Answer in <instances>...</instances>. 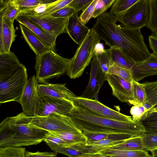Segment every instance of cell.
<instances>
[{
	"mask_svg": "<svg viewBox=\"0 0 157 157\" xmlns=\"http://www.w3.org/2000/svg\"><path fill=\"white\" fill-rule=\"evenodd\" d=\"M140 136L144 150L151 152L157 149V134L144 132Z\"/></svg>",
	"mask_w": 157,
	"mask_h": 157,
	"instance_id": "39",
	"label": "cell"
},
{
	"mask_svg": "<svg viewBox=\"0 0 157 157\" xmlns=\"http://www.w3.org/2000/svg\"><path fill=\"white\" fill-rule=\"evenodd\" d=\"M13 22L0 17V53H9L16 37Z\"/></svg>",
	"mask_w": 157,
	"mask_h": 157,
	"instance_id": "19",
	"label": "cell"
},
{
	"mask_svg": "<svg viewBox=\"0 0 157 157\" xmlns=\"http://www.w3.org/2000/svg\"><path fill=\"white\" fill-rule=\"evenodd\" d=\"M71 59L64 58L54 51L49 50L36 56L35 66L36 78L40 83L67 72Z\"/></svg>",
	"mask_w": 157,
	"mask_h": 157,
	"instance_id": "4",
	"label": "cell"
},
{
	"mask_svg": "<svg viewBox=\"0 0 157 157\" xmlns=\"http://www.w3.org/2000/svg\"><path fill=\"white\" fill-rule=\"evenodd\" d=\"M30 120L23 112L3 120L0 124V147L36 145L43 141L48 131L33 126Z\"/></svg>",
	"mask_w": 157,
	"mask_h": 157,
	"instance_id": "3",
	"label": "cell"
},
{
	"mask_svg": "<svg viewBox=\"0 0 157 157\" xmlns=\"http://www.w3.org/2000/svg\"><path fill=\"white\" fill-rule=\"evenodd\" d=\"M106 147L112 149L132 151L144 150L140 136H131L120 144Z\"/></svg>",
	"mask_w": 157,
	"mask_h": 157,
	"instance_id": "25",
	"label": "cell"
},
{
	"mask_svg": "<svg viewBox=\"0 0 157 157\" xmlns=\"http://www.w3.org/2000/svg\"><path fill=\"white\" fill-rule=\"evenodd\" d=\"M20 24L27 27L50 50L54 51L57 36L45 31L38 24L24 14H19L16 19Z\"/></svg>",
	"mask_w": 157,
	"mask_h": 157,
	"instance_id": "15",
	"label": "cell"
},
{
	"mask_svg": "<svg viewBox=\"0 0 157 157\" xmlns=\"http://www.w3.org/2000/svg\"><path fill=\"white\" fill-rule=\"evenodd\" d=\"M115 0H98L96 4L93 17L95 18L101 15L110 7Z\"/></svg>",
	"mask_w": 157,
	"mask_h": 157,
	"instance_id": "41",
	"label": "cell"
},
{
	"mask_svg": "<svg viewBox=\"0 0 157 157\" xmlns=\"http://www.w3.org/2000/svg\"><path fill=\"white\" fill-rule=\"evenodd\" d=\"M46 144L54 152L62 154L70 157H79L86 153L77 149L73 145L65 147L49 143Z\"/></svg>",
	"mask_w": 157,
	"mask_h": 157,
	"instance_id": "33",
	"label": "cell"
},
{
	"mask_svg": "<svg viewBox=\"0 0 157 157\" xmlns=\"http://www.w3.org/2000/svg\"><path fill=\"white\" fill-rule=\"evenodd\" d=\"M151 152L152 157H157V149L154 150Z\"/></svg>",
	"mask_w": 157,
	"mask_h": 157,
	"instance_id": "49",
	"label": "cell"
},
{
	"mask_svg": "<svg viewBox=\"0 0 157 157\" xmlns=\"http://www.w3.org/2000/svg\"><path fill=\"white\" fill-rule=\"evenodd\" d=\"M79 157H106L100 152L86 153Z\"/></svg>",
	"mask_w": 157,
	"mask_h": 157,
	"instance_id": "48",
	"label": "cell"
},
{
	"mask_svg": "<svg viewBox=\"0 0 157 157\" xmlns=\"http://www.w3.org/2000/svg\"><path fill=\"white\" fill-rule=\"evenodd\" d=\"M96 57L103 71L106 74L108 72L112 63L108 49H99L96 50Z\"/></svg>",
	"mask_w": 157,
	"mask_h": 157,
	"instance_id": "34",
	"label": "cell"
},
{
	"mask_svg": "<svg viewBox=\"0 0 157 157\" xmlns=\"http://www.w3.org/2000/svg\"><path fill=\"white\" fill-rule=\"evenodd\" d=\"M118 18L110 12L103 13L97 18L91 29L106 45L120 48L135 62L148 58L151 53L144 42L140 29H131L117 25Z\"/></svg>",
	"mask_w": 157,
	"mask_h": 157,
	"instance_id": "1",
	"label": "cell"
},
{
	"mask_svg": "<svg viewBox=\"0 0 157 157\" xmlns=\"http://www.w3.org/2000/svg\"><path fill=\"white\" fill-rule=\"evenodd\" d=\"M157 37V33L154 34Z\"/></svg>",
	"mask_w": 157,
	"mask_h": 157,
	"instance_id": "51",
	"label": "cell"
},
{
	"mask_svg": "<svg viewBox=\"0 0 157 157\" xmlns=\"http://www.w3.org/2000/svg\"><path fill=\"white\" fill-rule=\"evenodd\" d=\"M27 69L21 64L18 70L7 78L0 80V103H19L28 81Z\"/></svg>",
	"mask_w": 157,
	"mask_h": 157,
	"instance_id": "6",
	"label": "cell"
},
{
	"mask_svg": "<svg viewBox=\"0 0 157 157\" xmlns=\"http://www.w3.org/2000/svg\"><path fill=\"white\" fill-rule=\"evenodd\" d=\"M138 0H115L109 12L118 18Z\"/></svg>",
	"mask_w": 157,
	"mask_h": 157,
	"instance_id": "31",
	"label": "cell"
},
{
	"mask_svg": "<svg viewBox=\"0 0 157 157\" xmlns=\"http://www.w3.org/2000/svg\"><path fill=\"white\" fill-rule=\"evenodd\" d=\"M106 80L110 86L113 95L121 102L136 105L132 97L131 82L116 75L106 74Z\"/></svg>",
	"mask_w": 157,
	"mask_h": 157,
	"instance_id": "12",
	"label": "cell"
},
{
	"mask_svg": "<svg viewBox=\"0 0 157 157\" xmlns=\"http://www.w3.org/2000/svg\"><path fill=\"white\" fill-rule=\"evenodd\" d=\"M75 12L72 8L67 5L57 10L50 16L57 18H68Z\"/></svg>",
	"mask_w": 157,
	"mask_h": 157,
	"instance_id": "45",
	"label": "cell"
},
{
	"mask_svg": "<svg viewBox=\"0 0 157 157\" xmlns=\"http://www.w3.org/2000/svg\"><path fill=\"white\" fill-rule=\"evenodd\" d=\"M93 0H73L68 6L72 8L75 12L84 10Z\"/></svg>",
	"mask_w": 157,
	"mask_h": 157,
	"instance_id": "44",
	"label": "cell"
},
{
	"mask_svg": "<svg viewBox=\"0 0 157 157\" xmlns=\"http://www.w3.org/2000/svg\"><path fill=\"white\" fill-rule=\"evenodd\" d=\"M67 116L73 125L82 132L123 134L132 136H140L145 132L140 121H123L100 117L75 106Z\"/></svg>",
	"mask_w": 157,
	"mask_h": 157,
	"instance_id": "2",
	"label": "cell"
},
{
	"mask_svg": "<svg viewBox=\"0 0 157 157\" xmlns=\"http://www.w3.org/2000/svg\"><path fill=\"white\" fill-rule=\"evenodd\" d=\"M25 148L6 146L0 147V157H25Z\"/></svg>",
	"mask_w": 157,
	"mask_h": 157,
	"instance_id": "38",
	"label": "cell"
},
{
	"mask_svg": "<svg viewBox=\"0 0 157 157\" xmlns=\"http://www.w3.org/2000/svg\"><path fill=\"white\" fill-rule=\"evenodd\" d=\"M38 82L34 75L28 79L19 102L22 107V112L29 117L37 115L39 97Z\"/></svg>",
	"mask_w": 157,
	"mask_h": 157,
	"instance_id": "11",
	"label": "cell"
},
{
	"mask_svg": "<svg viewBox=\"0 0 157 157\" xmlns=\"http://www.w3.org/2000/svg\"><path fill=\"white\" fill-rule=\"evenodd\" d=\"M33 126L48 131L57 132H81L73 124L67 116L50 115L46 116L29 117Z\"/></svg>",
	"mask_w": 157,
	"mask_h": 157,
	"instance_id": "8",
	"label": "cell"
},
{
	"mask_svg": "<svg viewBox=\"0 0 157 157\" xmlns=\"http://www.w3.org/2000/svg\"><path fill=\"white\" fill-rule=\"evenodd\" d=\"M74 105L96 116L123 121H132L131 116L122 114L103 104L98 100L77 96L72 98Z\"/></svg>",
	"mask_w": 157,
	"mask_h": 157,
	"instance_id": "9",
	"label": "cell"
},
{
	"mask_svg": "<svg viewBox=\"0 0 157 157\" xmlns=\"http://www.w3.org/2000/svg\"><path fill=\"white\" fill-rule=\"evenodd\" d=\"M112 63L123 68L131 70L135 62L128 58L119 48L115 47L109 49Z\"/></svg>",
	"mask_w": 157,
	"mask_h": 157,
	"instance_id": "24",
	"label": "cell"
},
{
	"mask_svg": "<svg viewBox=\"0 0 157 157\" xmlns=\"http://www.w3.org/2000/svg\"><path fill=\"white\" fill-rule=\"evenodd\" d=\"M90 29L80 21L78 12H75L68 18L66 32L78 46L86 38Z\"/></svg>",
	"mask_w": 157,
	"mask_h": 157,
	"instance_id": "18",
	"label": "cell"
},
{
	"mask_svg": "<svg viewBox=\"0 0 157 157\" xmlns=\"http://www.w3.org/2000/svg\"><path fill=\"white\" fill-rule=\"evenodd\" d=\"M153 110L152 106L147 101L143 105H133L130 109V113L133 121L140 122L153 112Z\"/></svg>",
	"mask_w": 157,
	"mask_h": 157,
	"instance_id": "27",
	"label": "cell"
},
{
	"mask_svg": "<svg viewBox=\"0 0 157 157\" xmlns=\"http://www.w3.org/2000/svg\"><path fill=\"white\" fill-rule=\"evenodd\" d=\"M149 47L157 57V37L152 34L148 37Z\"/></svg>",
	"mask_w": 157,
	"mask_h": 157,
	"instance_id": "47",
	"label": "cell"
},
{
	"mask_svg": "<svg viewBox=\"0 0 157 157\" xmlns=\"http://www.w3.org/2000/svg\"><path fill=\"white\" fill-rule=\"evenodd\" d=\"M70 146L86 144V138L81 132H52Z\"/></svg>",
	"mask_w": 157,
	"mask_h": 157,
	"instance_id": "26",
	"label": "cell"
},
{
	"mask_svg": "<svg viewBox=\"0 0 157 157\" xmlns=\"http://www.w3.org/2000/svg\"><path fill=\"white\" fill-rule=\"evenodd\" d=\"M20 12L19 7L13 0H1L0 17L13 22Z\"/></svg>",
	"mask_w": 157,
	"mask_h": 157,
	"instance_id": "23",
	"label": "cell"
},
{
	"mask_svg": "<svg viewBox=\"0 0 157 157\" xmlns=\"http://www.w3.org/2000/svg\"><path fill=\"white\" fill-rule=\"evenodd\" d=\"M73 0H58L49 3L45 10L40 13L29 15L44 17L51 15L60 9L67 6Z\"/></svg>",
	"mask_w": 157,
	"mask_h": 157,
	"instance_id": "30",
	"label": "cell"
},
{
	"mask_svg": "<svg viewBox=\"0 0 157 157\" xmlns=\"http://www.w3.org/2000/svg\"><path fill=\"white\" fill-rule=\"evenodd\" d=\"M150 16L147 28L153 34L157 33V0H149Z\"/></svg>",
	"mask_w": 157,
	"mask_h": 157,
	"instance_id": "36",
	"label": "cell"
},
{
	"mask_svg": "<svg viewBox=\"0 0 157 157\" xmlns=\"http://www.w3.org/2000/svg\"><path fill=\"white\" fill-rule=\"evenodd\" d=\"M37 116L50 115L67 116L74 105L72 101L48 96H39Z\"/></svg>",
	"mask_w": 157,
	"mask_h": 157,
	"instance_id": "10",
	"label": "cell"
},
{
	"mask_svg": "<svg viewBox=\"0 0 157 157\" xmlns=\"http://www.w3.org/2000/svg\"><path fill=\"white\" fill-rule=\"evenodd\" d=\"M106 157H152L148 151L144 150L132 151L112 149L106 147H99L97 149Z\"/></svg>",
	"mask_w": 157,
	"mask_h": 157,
	"instance_id": "22",
	"label": "cell"
},
{
	"mask_svg": "<svg viewBox=\"0 0 157 157\" xmlns=\"http://www.w3.org/2000/svg\"><path fill=\"white\" fill-rule=\"evenodd\" d=\"M98 0H93L89 6L84 10L79 19L83 24L85 25L93 17L94 12Z\"/></svg>",
	"mask_w": 157,
	"mask_h": 157,
	"instance_id": "43",
	"label": "cell"
},
{
	"mask_svg": "<svg viewBox=\"0 0 157 157\" xmlns=\"http://www.w3.org/2000/svg\"><path fill=\"white\" fill-rule=\"evenodd\" d=\"M146 93L147 101L154 110L157 109V81L142 83Z\"/></svg>",
	"mask_w": 157,
	"mask_h": 157,
	"instance_id": "29",
	"label": "cell"
},
{
	"mask_svg": "<svg viewBox=\"0 0 157 157\" xmlns=\"http://www.w3.org/2000/svg\"><path fill=\"white\" fill-rule=\"evenodd\" d=\"M21 64L12 52L0 53V80L7 78L14 73Z\"/></svg>",
	"mask_w": 157,
	"mask_h": 157,
	"instance_id": "20",
	"label": "cell"
},
{
	"mask_svg": "<svg viewBox=\"0 0 157 157\" xmlns=\"http://www.w3.org/2000/svg\"><path fill=\"white\" fill-rule=\"evenodd\" d=\"M82 132L86 138L87 142L97 141L106 139L114 140L116 139L115 134H107L86 131H83Z\"/></svg>",
	"mask_w": 157,
	"mask_h": 157,
	"instance_id": "40",
	"label": "cell"
},
{
	"mask_svg": "<svg viewBox=\"0 0 157 157\" xmlns=\"http://www.w3.org/2000/svg\"><path fill=\"white\" fill-rule=\"evenodd\" d=\"M38 90L39 96H48L71 101L73 98L77 96L65 84L40 83L38 85Z\"/></svg>",
	"mask_w": 157,
	"mask_h": 157,
	"instance_id": "17",
	"label": "cell"
},
{
	"mask_svg": "<svg viewBox=\"0 0 157 157\" xmlns=\"http://www.w3.org/2000/svg\"><path fill=\"white\" fill-rule=\"evenodd\" d=\"M124 140H117L106 139L95 142H87L86 145H90L95 152L96 149L99 147H104L114 146L122 142Z\"/></svg>",
	"mask_w": 157,
	"mask_h": 157,
	"instance_id": "42",
	"label": "cell"
},
{
	"mask_svg": "<svg viewBox=\"0 0 157 157\" xmlns=\"http://www.w3.org/2000/svg\"><path fill=\"white\" fill-rule=\"evenodd\" d=\"M106 80V73L102 70L95 56L91 62V70L89 81L86 88L80 97L93 99L98 94Z\"/></svg>",
	"mask_w": 157,
	"mask_h": 157,
	"instance_id": "13",
	"label": "cell"
},
{
	"mask_svg": "<svg viewBox=\"0 0 157 157\" xmlns=\"http://www.w3.org/2000/svg\"><path fill=\"white\" fill-rule=\"evenodd\" d=\"M140 122L144 128V133L157 134V112L151 113Z\"/></svg>",
	"mask_w": 157,
	"mask_h": 157,
	"instance_id": "32",
	"label": "cell"
},
{
	"mask_svg": "<svg viewBox=\"0 0 157 157\" xmlns=\"http://www.w3.org/2000/svg\"><path fill=\"white\" fill-rule=\"evenodd\" d=\"M19 26L24 38L36 56L51 50L27 27L21 24Z\"/></svg>",
	"mask_w": 157,
	"mask_h": 157,
	"instance_id": "21",
	"label": "cell"
},
{
	"mask_svg": "<svg viewBox=\"0 0 157 157\" xmlns=\"http://www.w3.org/2000/svg\"><path fill=\"white\" fill-rule=\"evenodd\" d=\"M107 73L117 75L129 82H132L133 80L131 70L121 67L114 63L109 67Z\"/></svg>",
	"mask_w": 157,
	"mask_h": 157,
	"instance_id": "35",
	"label": "cell"
},
{
	"mask_svg": "<svg viewBox=\"0 0 157 157\" xmlns=\"http://www.w3.org/2000/svg\"><path fill=\"white\" fill-rule=\"evenodd\" d=\"M17 6L20 12L24 10L33 8L42 4H48L55 1L50 0H13Z\"/></svg>",
	"mask_w": 157,
	"mask_h": 157,
	"instance_id": "37",
	"label": "cell"
},
{
	"mask_svg": "<svg viewBox=\"0 0 157 157\" xmlns=\"http://www.w3.org/2000/svg\"><path fill=\"white\" fill-rule=\"evenodd\" d=\"M131 71L133 80L138 82L146 77L157 75V57L151 53L146 59L135 62Z\"/></svg>",
	"mask_w": 157,
	"mask_h": 157,
	"instance_id": "16",
	"label": "cell"
},
{
	"mask_svg": "<svg viewBox=\"0 0 157 157\" xmlns=\"http://www.w3.org/2000/svg\"><path fill=\"white\" fill-rule=\"evenodd\" d=\"M101 39L96 32L90 29L87 35L79 45L71 61L67 72L71 79L80 77L92 58L95 55L97 46Z\"/></svg>",
	"mask_w": 157,
	"mask_h": 157,
	"instance_id": "5",
	"label": "cell"
},
{
	"mask_svg": "<svg viewBox=\"0 0 157 157\" xmlns=\"http://www.w3.org/2000/svg\"><path fill=\"white\" fill-rule=\"evenodd\" d=\"M150 16L149 0H138L120 17L117 21L131 29L147 26Z\"/></svg>",
	"mask_w": 157,
	"mask_h": 157,
	"instance_id": "7",
	"label": "cell"
},
{
	"mask_svg": "<svg viewBox=\"0 0 157 157\" xmlns=\"http://www.w3.org/2000/svg\"><path fill=\"white\" fill-rule=\"evenodd\" d=\"M26 16L29 19L38 24L44 30L57 37L66 33V28L68 18H57L52 16L44 17L33 15Z\"/></svg>",
	"mask_w": 157,
	"mask_h": 157,
	"instance_id": "14",
	"label": "cell"
},
{
	"mask_svg": "<svg viewBox=\"0 0 157 157\" xmlns=\"http://www.w3.org/2000/svg\"><path fill=\"white\" fill-rule=\"evenodd\" d=\"M25 157H57V153L52 152H33L26 151Z\"/></svg>",
	"mask_w": 157,
	"mask_h": 157,
	"instance_id": "46",
	"label": "cell"
},
{
	"mask_svg": "<svg viewBox=\"0 0 157 157\" xmlns=\"http://www.w3.org/2000/svg\"><path fill=\"white\" fill-rule=\"evenodd\" d=\"M131 83L132 97L136 105H143L147 102L144 85L134 80Z\"/></svg>",
	"mask_w": 157,
	"mask_h": 157,
	"instance_id": "28",
	"label": "cell"
},
{
	"mask_svg": "<svg viewBox=\"0 0 157 157\" xmlns=\"http://www.w3.org/2000/svg\"><path fill=\"white\" fill-rule=\"evenodd\" d=\"M153 112H157V109H155L153 110Z\"/></svg>",
	"mask_w": 157,
	"mask_h": 157,
	"instance_id": "50",
	"label": "cell"
}]
</instances>
